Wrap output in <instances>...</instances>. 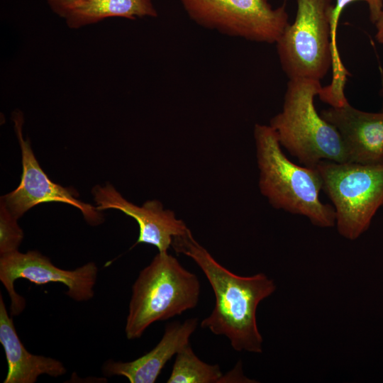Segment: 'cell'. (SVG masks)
<instances>
[{
	"mask_svg": "<svg viewBox=\"0 0 383 383\" xmlns=\"http://www.w3.org/2000/svg\"><path fill=\"white\" fill-rule=\"evenodd\" d=\"M172 247L194 260L213 292L214 307L201 327L226 337L235 351L262 353L263 339L256 312L259 304L275 291L274 281L264 273L243 277L231 272L195 240L189 229L174 237Z\"/></svg>",
	"mask_w": 383,
	"mask_h": 383,
	"instance_id": "6da1fadb",
	"label": "cell"
},
{
	"mask_svg": "<svg viewBox=\"0 0 383 383\" xmlns=\"http://www.w3.org/2000/svg\"><path fill=\"white\" fill-rule=\"evenodd\" d=\"M254 138L259 188L269 203L277 209L304 216L316 226L333 227L335 210L319 199L322 179L317 168L290 161L270 125L255 124Z\"/></svg>",
	"mask_w": 383,
	"mask_h": 383,
	"instance_id": "7a4b0ae2",
	"label": "cell"
},
{
	"mask_svg": "<svg viewBox=\"0 0 383 383\" xmlns=\"http://www.w3.org/2000/svg\"><path fill=\"white\" fill-rule=\"evenodd\" d=\"M200 291L195 274L167 252H158L133 284L125 326L126 338H139L153 323L195 308Z\"/></svg>",
	"mask_w": 383,
	"mask_h": 383,
	"instance_id": "3957f363",
	"label": "cell"
},
{
	"mask_svg": "<svg viewBox=\"0 0 383 383\" xmlns=\"http://www.w3.org/2000/svg\"><path fill=\"white\" fill-rule=\"evenodd\" d=\"M322 89L318 80L289 79L282 110L269 124L281 146L307 167L322 160L348 162L338 133L316 110L314 98Z\"/></svg>",
	"mask_w": 383,
	"mask_h": 383,
	"instance_id": "277c9868",
	"label": "cell"
},
{
	"mask_svg": "<svg viewBox=\"0 0 383 383\" xmlns=\"http://www.w3.org/2000/svg\"><path fill=\"white\" fill-rule=\"evenodd\" d=\"M316 167L322 189L333 204L339 234L357 239L383 206V164L322 160Z\"/></svg>",
	"mask_w": 383,
	"mask_h": 383,
	"instance_id": "5b68a950",
	"label": "cell"
},
{
	"mask_svg": "<svg viewBox=\"0 0 383 383\" xmlns=\"http://www.w3.org/2000/svg\"><path fill=\"white\" fill-rule=\"evenodd\" d=\"M333 0H297L294 21L276 42L281 66L289 79L321 81L333 66Z\"/></svg>",
	"mask_w": 383,
	"mask_h": 383,
	"instance_id": "8992f818",
	"label": "cell"
},
{
	"mask_svg": "<svg viewBox=\"0 0 383 383\" xmlns=\"http://www.w3.org/2000/svg\"><path fill=\"white\" fill-rule=\"evenodd\" d=\"M198 25L248 40L276 43L289 25L284 6L268 0H179Z\"/></svg>",
	"mask_w": 383,
	"mask_h": 383,
	"instance_id": "52a82bcc",
	"label": "cell"
},
{
	"mask_svg": "<svg viewBox=\"0 0 383 383\" xmlns=\"http://www.w3.org/2000/svg\"><path fill=\"white\" fill-rule=\"evenodd\" d=\"M98 267L94 262L74 270H62L36 250L26 253L18 250L0 255V280L11 299V314L17 316L26 307V299L17 294L14 282L25 279L37 285L61 283L67 287L66 294L76 301H86L94 295Z\"/></svg>",
	"mask_w": 383,
	"mask_h": 383,
	"instance_id": "ba28073f",
	"label": "cell"
},
{
	"mask_svg": "<svg viewBox=\"0 0 383 383\" xmlns=\"http://www.w3.org/2000/svg\"><path fill=\"white\" fill-rule=\"evenodd\" d=\"M13 121L21 151L23 171L18 187L1 198L11 213L18 219L35 205L62 202L78 209L89 224L97 226L102 223L103 216L96 207L79 201L74 189L53 182L44 172L34 155L29 140L23 135L22 113L16 112Z\"/></svg>",
	"mask_w": 383,
	"mask_h": 383,
	"instance_id": "9c48e42d",
	"label": "cell"
},
{
	"mask_svg": "<svg viewBox=\"0 0 383 383\" xmlns=\"http://www.w3.org/2000/svg\"><path fill=\"white\" fill-rule=\"evenodd\" d=\"M91 192L99 211L117 209L135 220L139 226L135 245L149 244L156 247L158 252H167L173 238L189 229L182 220L178 219L172 211L165 209L157 200L136 206L124 199L109 183L95 186Z\"/></svg>",
	"mask_w": 383,
	"mask_h": 383,
	"instance_id": "30bf717a",
	"label": "cell"
},
{
	"mask_svg": "<svg viewBox=\"0 0 383 383\" xmlns=\"http://www.w3.org/2000/svg\"><path fill=\"white\" fill-rule=\"evenodd\" d=\"M320 115L338 133L348 162L383 164V110L363 111L348 101L322 110Z\"/></svg>",
	"mask_w": 383,
	"mask_h": 383,
	"instance_id": "8fae6325",
	"label": "cell"
},
{
	"mask_svg": "<svg viewBox=\"0 0 383 383\" xmlns=\"http://www.w3.org/2000/svg\"><path fill=\"white\" fill-rule=\"evenodd\" d=\"M198 323L197 318H189L183 322L167 324L161 340L150 351L130 362L109 360L102 367L103 373L106 376H123L131 383L155 382L165 364L189 344Z\"/></svg>",
	"mask_w": 383,
	"mask_h": 383,
	"instance_id": "7c38bea8",
	"label": "cell"
},
{
	"mask_svg": "<svg viewBox=\"0 0 383 383\" xmlns=\"http://www.w3.org/2000/svg\"><path fill=\"white\" fill-rule=\"evenodd\" d=\"M0 343L4 349L8 364V372L4 383H34L42 374L57 377L67 372L60 361L50 357L33 355L26 349L18 336L1 294Z\"/></svg>",
	"mask_w": 383,
	"mask_h": 383,
	"instance_id": "4fadbf2b",
	"label": "cell"
},
{
	"mask_svg": "<svg viewBox=\"0 0 383 383\" xmlns=\"http://www.w3.org/2000/svg\"><path fill=\"white\" fill-rule=\"evenodd\" d=\"M157 16L152 0H84L65 19L70 28H78L110 17L135 20Z\"/></svg>",
	"mask_w": 383,
	"mask_h": 383,
	"instance_id": "5bb4252c",
	"label": "cell"
},
{
	"mask_svg": "<svg viewBox=\"0 0 383 383\" xmlns=\"http://www.w3.org/2000/svg\"><path fill=\"white\" fill-rule=\"evenodd\" d=\"M218 365L201 360L190 344L175 355L167 383H218L223 376Z\"/></svg>",
	"mask_w": 383,
	"mask_h": 383,
	"instance_id": "9a60e30c",
	"label": "cell"
},
{
	"mask_svg": "<svg viewBox=\"0 0 383 383\" xmlns=\"http://www.w3.org/2000/svg\"><path fill=\"white\" fill-rule=\"evenodd\" d=\"M4 201L0 202V255L18 250L23 232Z\"/></svg>",
	"mask_w": 383,
	"mask_h": 383,
	"instance_id": "2e32d148",
	"label": "cell"
},
{
	"mask_svg": "<svg viewBox=\"0 0 383 383\" xmlns=\"http://www.w3.org/2000/svg\"><path fill=\"white\" fill-rule=\"evenodd\" d=\"M357 1H363L367 3L370 11V18L374 23L376 22L380 13L383 10V0H335L331 19V37L335 52L334 63L335 64L341 63L338 51L337 50L335 40L336 29L339 18L345 7H346L349 4Z\"/></svg>",
	"mask_w": 383,
	"mask_h": 383,
	"instance_id": "e0dca14e",
	"label": "cell"
},
{
	"mask_svg": "<svg viewBox=\"0 0 383 383\" xmlns=\"http://www.w3.org/2000/svg\"><path fill=\"white\" fill-rule=\"evenodd\" d=\"M50 9L58 16L65 17L84 0H45Z\"/></svg>",
	"mask_w": 383,
	"mask_h": 383,
	"instance_id": "ac0fdd59",
	"label": "cell"
},
{
	"mask_svg": "<svg viewBox=\"0 0 383 383\" xmlns=\"http://www.w3.org/2000/svg\"><path fill=\"white\" fill-rule=\"evenodd\" d=\"M240 363H238L236 367L230 371L228 373L225 375L223 374L220 382H249L252 381H248L250 379H247L242 373Z\"/></svg>",
	"mask_w": 383,
	"mask_h": 383,
	"instance_id": "d6986e66",
	"label": "cell"
},
{
	"mask_svg": "<svg viewBox=\"0 0 383 383\" xmlns=\"http://www.w3.org/2000/svg\"><path fill=\"white\" fill-rule=\"evenodd\" d=\"M374 24L377 30L375 38L378 43L383 44V10Z\"/></svg>",
	"mask_w": 383,
	"mask_h": 383,
	"instance_id": "ffe728a7",
	"label": "cell"
},
{
	"mask_svg": "<svg viewBox=\"0 0 383 383\" xmlns=\"http://www.w3.org/2000/svg\"><path fill=\"white\" fill-rule=\"evenodd\" d=\"M380 95H381V96L382 97V99H383V81H382V89H381V91H380ZM382 110H383V101H382Z\"/></svg>",
	"mask_w": 383,
	"mask_h": 383,
	"instance_id": "44dd1931",
	"label": "cell"
}]
</instances>
